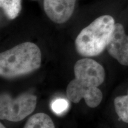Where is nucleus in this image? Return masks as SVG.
Here are the masks:
<instances>
[{
    "label": "nucleus",
    "mask_w": 128,
    "mask_h": 128,
    "mask_svg": "<svg viewBox=\"0 0 128 128\" xmlns=\"http://www.w3.org/2000/svg\"><path fill=\"white\" fill-rule=\"evenodd\" d=\"M107 49L110 55L119 63L128 66V35L122 24H115L114 32Z\"/></svg>",
    "instance_id": "nucleus-5"
},
{
    "label": "nucleus",
    "mask_w": 128,
    "mask_h": 128,
    "mask_svg": "<svg viewBox=\"0 0 128 128\" xmlns=\"http://www.w3.org/2000/svg\"><path fill=\"white\" fill-rule=\"evenodd\" d=\"M74 71L75 78L66 88L68 98L74 103L84 98L90 108L98 106L103 99V93L98 87L105 80L103 66L92 59L83 58L76 62Z\"/></svg>",
    "instance_id": "nucleus-1"
},
{
    "label": "nucleus",
    "mask_w": 128,
    "mask_h": 128,
    "mask_svg": "<svg viewBox=\"0 0 128 128\" xmlns=\"http://www.w3.org/2000/svg\"><path fill=\"white\" fill-rule=\"evenodd\" d=\"M0 128H6V127H5V126L1 123V124H0Z\"/></svg>",
    "instance_id": "nucleus-11"
},
{
    "label": "nucleus",
    "mask_w": 128,
    "mask_h": 128,
    "mask_svg": "<svg viewBox=\"0 0 128 128\" xmlns=\"http://www.w3.org/2000/svg\"><path fill=\"white\" fill-rule=\"evenodd\" d=\"M41 61V51L37 44L22 43L1 53L0 76L6 79L26 76L38 70Z\"/></svg>",
    "instance_id": "nucleus-2"
},
{
    "label": "nucleus",
    "mask_w": 128,
    "mask_h": 128,
    "mask_svg": "<svg viewBox=\"0 0 128 128\" xmlns=\"http://www.w3.org/2000/svg\"><path fill=\"white\" fill-rule=\"evenodd\" d=\"M23 128H55V126L48 114L38 113L30 117Z\"/></svg>",
    "instance_id": "nucleus-7"
},
{
    "label": "nucleus",
    "mask_w": 128,
    "mask_h": 128,
    "mask_svg": "<svg viewBox=\"0 0 128 128\" xmlns=\"http://www.w3.org/2000/svg\"><path fill=\"white\" fill-rule=\"evenodd\" d=\"M114 105L115 111L119 118L123 122L128 124V94L116 97Z\"/></svg>",
    "instance_id": "nucleus-9"
},
{
    "label": "nucleus",
    "mask_w": 128,
    "mask_h": 128,
    "mask_svg": "<svg viewBox=\"0 0 128 128\" xmlns=\"http://www.w3.org/2000/svg\"><path fill=\"white\" fill-rule=\"evenodd\" d=\"M69 103L64 98H58L51 103V108L52 111L57 114L63 113L68 109Z\"/></svg>",
    "instance_id": "nucleus-10"
},
{
    "label": "nucleus",
    "mask_w": 128,
    "mask_h": 128,
    "mask_svg": "<svg viewBox=\"0 0 128 128\" xmlns=\"http://www.w3.org/2000/svg\"><path fill=\"white\" fill-rule=\"evenodd\" d=\"M37 97L30 93H23L12 97L3 92L0 96V119L17 122L32 114L36 107Z\"/></svg>",
    "instance_id": "nucleus-4"
},
{
    "label": "nucleus",
    "mask_w": 128,
    "mask_h": 128,
    "mask_svg": "<svg viewBox=\"0 0 128 128\" xmlns=\"http://www.w3.org/2000/svg\"><path fill=\"white\" fill-rule=\"evenodd\" d=\"M76 3V0H44V8L52 22L62 24L71 18Z\"/></svg>",
    "instance_id": "nucleus-6"
},
{
    "label": "nucleus",
    "mask_w": 128,
    "mask_h": 128,
    "mask_svg": "<svg viewBox=\"0 0 128 128\" xmlns=\"http://www.w3.org/2000/svg\"><path fill=\"white\" fill-rule=\"evenodd\" d=\"M115 24L113 17L103 15L83 28L75 41V46L78 54L84 57L100 55L111 40Z\"/></svg>",
    "instance_id": "nucleus-3"
},
{
    "label": "nucleus",
    "mask_w": 128,
    "mask_h": 128,
    "mask_svg": "<svg viewBox=\"0 0 128 128\" xmlns=\"http://www.w3.org/2000/svg\"><path fill=\"white\" fill-rule=\"evenodd\" d=\"M0 7L8 18L14 20L22 10V0H0Z\"/></svg>",
    "instance_id": "nucleus-8"
}]
</instances>
